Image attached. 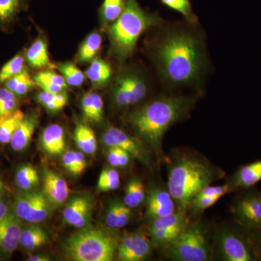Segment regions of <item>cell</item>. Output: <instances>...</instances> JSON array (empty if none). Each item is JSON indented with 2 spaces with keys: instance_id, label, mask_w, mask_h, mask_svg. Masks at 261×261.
<instances>
[{
  "instance_id": "cell-1",
  "label": "cell",
  "mask_w": 261,
  "mask_h": 261,
  "mask_svg": "<svg viewBox=\"0 0 261 261\" xmlns=\"http://www.w3.org/2000/svg\"><path fill=\"white\" fill-rule=\"evenodd\" d=\"M151 43L150 56L161 83L175 89L198 85L207 71V53L197 24H163Z\"/></svg>"
},
{
  "instance_id": "cell-43",
  "label": "cell",
  "mask_w": 261,
  "mask_h": 261,
  "mask_svg": "<svg viewBox=\"0 0 261 261\" xmlns=\"http://www.w3.org/2000/svg\"><path fill=\"white\" fill-rule=\"evenodd\" d=\"M130 219V208L124 204L120 202L119 210H118V222L117 228H123L129 222Z\"/></svg>"
},
{
  "instance_id": "cell-29",
  "label": "cell",
  "mask_w": 261,
  "mask_h": 261,
  "mask_svg": "<svg viewBox=\"0 0 261 261\" xmlns=\"http://www.w3.org/2000/svg\"><path fill=\"white\" fill-rule=\"evenodd\" d=\"M6 88L15 95H24L35 85V82L25 70L10 78L5 82Z\"/></svg>"
},
{
  "instance_id": "cell-12",
  "label": "cell",
  "mask_w": 261,
  "mask_h": 261,
  "mask_svg": "<svg viewBox=\"0 0 261 261\" xmlns=\"http://www.w3.org/2000/svg\"><path fill=\"white\" fill-rule=\"evenodd\" d=\"M152 244L142 233H127L118 243L117 257L121 261L144 260L152 253Z\"/></svg>"
},
{
  "instance_id": "cell-21",
  "label": "cell",
  "mask_w": 261,
  "mask_h": 261,
  "mask_svg": "<svg viewBox=\"0 0 261 261\" xmlns=\"http://www.w3.org/2000/svg\"><path fill=\"white\" fill-rule=\"evenodd\" d=\"M47 242V233L40 226L34 225L22 228L19 245L25 250H36L45 245Z\"/></svg>"
},
{
  "instance_id": "cell-25",
  "label": "cell",
  "mask_w": 261,
  "mask_h": 261,
  "mask_svg": "<svg viewBox=\"0 0 261 261\" xmlns=\"http://www.w3.org/2000/svg\"><path fill=\"white\" fill-rule=\"evenodd\" d=\"M25 115L20 110L0 117V143H10L15 130Z\"/></svg>"
},
{
  "instance_id": "cell-46",
  "label": "cell",
  "mask_w": 261,
  "mask_h": 261,
  "mask_svg": "<svg viewBox=\"0 0 261 261\" xmlns=\"http://www.w3.org/2000/svg\"><path fill=\"white\" fill-rule=\"evenodd\" d=\"M121 185V179L110 180V181L102 182V183H97V187L100 191L108 192L116 190Z\"/></svg>"
},
{
  "instance_id": "cell-32",
  "label": "cell",
  "mask_w": 261,
  "mask_h": 261,
  "mask_svg": "<svg viewBox=\"0 0 261 261\" xmlns=\"http://www.w3.org/2000/svg\"><path fill=\"white\" fill-rule=\"evenodd\" d=\"M37 100L48 111L56 112L61 111L66 106L68 97L63 92L56 94L42 91L37 94Z\"/></svg>"
},
{
  "instance_id": "cell-14",
  "label": "cell",
  "mask_w": 261,
  "mask_h": 261,
  "mask_svg": "<svg viewBox=\"0 0 261 261\" xmlns=\"http://www.w3.org/2000/svg\"><path fill=\"white\" fill-rule=\"evenodd\" d=\"M92 207V200L87 196L73 197L63 211V219L74 227H85L90 219Z\"/></svg>"
},
{
  "instance_id": "cell-28",
  "label": "cell",
  "mask_w": 261,
  "mask_h": 261,
  "mask_svg": "<svg viewBox=\"0 0 261 261\" xmlns=\"http://www.w3.org/2000/svg\"><path fill=\"white\" fill-rule=\"evenodd\" d=\"M17 186L24 191H29L39 185V176L37 169L31 165L21 166L15 174Z\"/></svg>"
},
{
  "instance_id": "cell-9",
  "label": "cell",
  "mask_w": 261,
  "mask_h": 261,
  "mask_svg": "<svg viewBox=\"0 0 261 261\" xmlns=\"http://www.w3.org/2000/svg\"><path fill=\"white\" fill-rule=\"evenodd\" d=\"M188 225L185 213L178 211L168 216L151 219L148 231L154 245L166 249Z\"/></svg>"
},
{
  "instance_id": "cell-30",
  "label": "cell",
  "mask_w": 261,
  "mask_h": 261,
  "mask_svg": "<svg viewBox=\"0 0 261 261\" xmlns=\"http://www.w3.org/2000/svg\"><path fill=\"white\" fill-rule=\"evenodd\" d=\"M126 0H104L100 8L99 15L102 23H113L119 18L124 10Z\"/></svg>"
},
{
  "instance_id": "cell-38",
  "label": "cell",
  "mask_w": 261,
  "mask_h": 261,
  "mask_svg": "<svg viewBox=\"0 0 261 261\" xmlns=\"http://www.w3.org/2000/svg\"><path fill=\"white\" fill-rule=\"evenodd\" d=\"M103 108L104 104L100 95L95 92H91L90 111L87 118L92 122H100L103 118Z\"/></svg>"
},
{
  "instance_id": "cell-40",
  "label": "cell",
  "mask_w": 261,
  "mask_h": 261,
  "mask_svg": "<svg viewBox=\"0 0 261 261\" xmlns=\"http://www.w3.org/2000/svg\"><path fill=\"white\" fill-rule=\"evenodd\" d=\"M232 191V188L228 183L224 185H219V186L208 185V186H206L202 189L195 197H216L217 196V197H221Z\"/></svg>"
},
{
  "instance_id": "cell-6",
  "label": "cell",
  "mask_w": 261,
  "mask_h": 261,
  "mask_svg": "<svg viewBox=\"0 0 261 261\" xmlns=\"http://www.w3.org/2000/svg\"><path fill=\"white\" fill-rule=\"evenodd\" d=\"M168 257L176 261L211 260V250L205 228L200 223L188 224L179 237L166 249Z\"/></svg>"
},
{
  "instance_id": "cell-20",
  "label": "cell",
  "mask_w": 261,
  "mask_h": 261,
  "mask_svg": "<svg viewBox=\"0 0 261 261\" xmlns=\"http://www.w3.org/2000/svg\"><path fill=\"white\" fill-rule=\"evenodd\" d=\"M25 58L31 66L34 68H51L54 65L49 61L47 43L42 38H38L29 47Z\"/></svg>"
},
{
  "instance_id": "cell-3",
  "label": "cell",
  "mask_w": 261,
  "mask_h": 261,
  "mask_svg": "<svg viewBox=\"0 0 261 261\" xmlns=\"http://www.w3.org/2000/svg\"><path fill=\"white\" fill-rule=\"evenodd\" d=\"M221 176V171L203 158L179 154L168 168V190L179 211L185 213L197 194Z\"/></svg>"
},
{
  "instance_id": "cell-48",
  "label": "cell",
  "mask_w": 261,
  "mask_h": 261,
  "mask_svg": "<svg viewBox=\"0 0 261 261\" xmlns=\"http://www.w3.org/2000/svg\"><path fill=\"white\" fill-rule=\"evenodd\" d=\"M75 160H76L77 171L78 175L83 172L86 168V161L84 154L81 152H75Z\"/></svg>"
},
{
  "instance_id": "cell-34",
  "label": "cell",
  "mask_w": 261,
  "mask_h": 261,
  "mask_svg": "<svg viewBox=\"0 0 261 261\" xmlns=\"http://www.w3.org/2000/svg\"><path fill=\"white\" fill-rule=\"evenodd\" d=\"M161 2L165 6L176 10L183 15L187 23L191 24L198 23V18L192 10L190 0H161Z\"/></svg>"
},
{
  "instance_id": "cell-11",
  "label": "cell",
  "mask_w": 261,
  "mask_h": 261,
  "mask_svg": "<svg viewBox=\"0 0 261 261\" xmlns=\"http://www.w3.org/2000/svg\"><path fill=\"white\" fill-rule=\"evenodd\" d=\"M102 140L107 147L123 149L146 166H149L152 162L149 150L143 143L117 127L109 126L106 128L102 134Z\"/></svg>"
},
{
  "instance_id": "cell-18",
  "label": "cell",
  "mask_w": 261,
  "mask_h": 261,
  "mask_svg": "<svg viewBox=\"0 0 261 261\" xmlns=\"http://www.w3.org/2000/svg\"><path fill=\"white\" fill-rule=\"evenodd\" d=\"M37 125V117L35 115L24 116L10 141L12 148L15 151H22L27 148L30 144Z\"/></svg>"
},
{
  "instance_id": "cell-41",
  "label": "cell",
  "mask_w": 261,
  "mask_h": 261,
  "mask_svg": "<svg viewBox=\"0 0 261 261\" xmlns=\"http://www.w3.org/2000/svg\"><path fill=\"white\" fill-rule=\"evenodd\" d=\"M120 202H113L110 205L109 208L106 214V224L111 228H117V222H118V210H119Z\"/></svg>"
},
{
  "instance_id": "cell-33",
  "label": "cell",
  "mask_w": 261,
  "mask_h": 261,
  "mask_svg": "<svg viewBox=\"0 0 261 261\" xmlns=\"http://www.w3.org/2000/svg\"><path fill=\"white\" fill-rule=\"evenodd\" d=\"M57 68L61 71L65 82L72 87H80L84 82V74L73 63H60L57 65Z\"/></svg>"
},
{
  "instance_id": "cell-36",
  "label": "cell",
  "mask_w": 261,
  "mask_h": 261,
  "mask_svg": "<svg viewBox=\"0 0 261 261\" xmlns=\"http://www.w3.org/2000/svg\"><path fill=\"white\" fill-rule=\"evenodd\" d=\"M34 199V192H25L17 196L15 199V213L19 219L25 221L32 209Z\"/></svg>"
},
{
  "instance_id": "cell-13",
  "label": "cell",
  "mask_w": 261,
  "mask_h": 261,
  "mask_svg": "<svg viewBox=\"0 0 261 261\" xmlns=\"http://www.w3.org/2000/svg\"><path fill=\"white\" fill-rule=\"evenodd\" d=\"M21 224L15 213L8 212L0 219V255L10 256L20 242Z\"/></svg>"
},
{
  "instance_id": "cell-5",
  "label": "cell",
  "mask_w": 261,
  "mask_h": 261,
  "mask_svg": "<svg viewBox=\"0 0 261 261\" xmlns=\"http://www.w3.org/2000/svg\"><path fill=\"white\" fill-rule=\"evenodd\" d=\"M117 247L118 243L112 233L98 227L84 228L63 244L65 255L75 261H111Z\"/></svg>"
},
{
  "instance_id": "cell-45",
  "label": "cell",
  "mask_w": 261,
  "mask_h": 261,
  "mask_svg": "<svg viewBox=\"0 0 261 261\" xmlns=\"http://www.w3.org/2000/svg\"><path fill=\"white\" fill-rule=\"evenodd\" d=\"M120 178L119 173L116 169L113 168H106L103 170L99 175L98 183L110 181V180L117 179Z\"/></svg>"
},
{
  "instance_id": "cell-44",
  "label": "cell",
  "mask_w": 261,
  "mask_h": 261,
  "mask_svg": "<svg viewBox=\"0 0 261 261\" xmlns=\"http://www.w3.org/2000/svg\"><path fill=\"white\" fill-rule=\"evenodd\" d=\"M63 163L64 167L69 172L78 176L77 171L76 160H75V152L74 151H67L63 157Z\"/></svg>"
},
{
  "instance_id": "cell-15",
  "label": "cell",
  "mask_w": 261,
  "mask_h": 261,
  "mask_svg": "<svg viewBox=\"0 0 261 261\" xmlns=\"http://www.w3.org/2000/svg\"><path fill=\"white\" fill-rule=\"evenodd\" d=\"M176 205L168 190L154 189L148 199L147 216L151 219L168 216L176 212Z\"/></svg>"
},
{
  "instance_id": "cell-50",
  "label": "cell",
  "mask_w": 261,
  "mask_h": 261,
  "mask_svg": "<svg viewBox=\"0 0 261 261\" xmlns=\"http://www.w3.org/2000/svg\"><path fill=\"white\" fill-rule=\"evenodd\" d=\"M250 231H251L252 238H253L254 242L256 245L259 253L261 255V229L250 230Z\"/></svg>"
},
{
  "instance_id": "cell-24",
  "label": "cell",
  "mask_w": 261,
  "mask_h": 261,
  "mask_svg": "<svg viewBox=\"0 0 261 261\" xmlns=\"http://www.w3.org/2000/svg\"><path fill=\"white\" fill-rule=\"evenodd\" d=\"M74 139L79 148L86 154H93L97 149V139L94 130L83 123L75 128Z\"/></svg>"
},
{
  "instance_id": "cell-26",
  "label": "cell",
  "mask_w": 261,
  "mask_h": 261,
  "mask_svg": "<svg viewBox=\"0 0 261 261\" xmlns=\"http://www.w3.org/2000/svg\"><path fill=\"white\" fill-rule=\"evenodd\" d=\"M44 194L34 192V199L30 214L25 221L32 224H38L47 219L50 212V205Z\"/></svg>"
},
{
  "instance_id": "cell-47",
  "label": "cell",
  "mask_w": 261,
  "mask_h": 261,
  "mask_svg": "<svg viewBox=\"0 0 261 261\" xmlns=\"http://www.w3.org/2000/svg\"><path fill=\"white\" fill-rule=\"evenodd\" d=\"M108 161L113 167H119V148L114 147H109Z\"/></svg>"
},
{
  "instance_id": "cell-17",
  "label": "cell",
  "mask_w": 261,
  "mask_h": 261,
  "mask_svg": "<svg viewBox=\"0 0 261 261\" xmlns=\"http://www.w3.org/2000/svg\"><path fill=\"white\" fill-rule=\"evenodd\" d=\"M260 181L261 160L239 168L228 184L233 191L238 189L250 188Z\"/></svg>"
},
{
  "instance_id": "cell-51",
  "label": "cell",
  "mask_w": 261,
  "mask_h": 261,
  "mask_svg": "<svg viewBox=\"0 0 261 261\" xmlns=\"http://www.w3.org/2000/svg\"><path fill=\"white\" fill-rule=\"evenodd\" d=\"M8 212L9 211H8V205L5 203V201L0 197V219L5 217Z\"/></svg>"
},
{
  "instance_id": "cell-8",
  "label": "cell",
  "mask_w": 261,
  "mask_h": 261,
  "mask_svg": "<svg viewBox=\"0 0 261 261\" xmlns=\"http://www.w3.org/2000/svg\"><path fill=\"white\" fill-rule=\"evenodd\" d=\"M148 91L149 82L145 73L137 68H126L114 81L112 99L116 107L128 108L142 102Z\"/></svg>"
},
{
  "instance_id": "cell-23",
  "label": "cell",
  "mask_w": 261,
  "mask_h": 261,
  "mask_svg": "<svg viewBox=\"0 0 261 261\" xmlns=\"http://www.w3.org/2000/svg\"><path fill=\"white\" fill-rule=\"evenodd\" d=\"M87 75L94 85L103 87L112 77V69L107 62L100 58H95L91 63L87 70Z\"/></svg>"
},
{
  "instance_id": "cell-4",
  "label": "cell",
  "mask_w": 261,
  "mask_h": 261,
  "mask_svg": "<svg viewBox=\"0 0 261 261\" xmlns=\"http://www.w3.org/2000/svg\"><path fill=\"white\" fill-rule=\"evenodd\" d=\"M163 22L159 15L144 10L137 0H126L123 13L108 28L113 56L119 62L126 61L133 55L141 36Z\"/></svg>"
},
{
  "instance_id": "cell-42",
  "label": "cell",
  "mask_w": 261,
  "mask_h": 261,
  "mask_svg": "<svg viewBox=\"0 0 261 261\" xmlns=\"http://www.w3.org/2000/svg\"><path fill=\"white\" fill-rule=\"evenodd\" d=\"M128 185L132 188L134 195L140 205L145 200V187L143 184L138 178H133L128 182Z\"/></svg>"
},
{
  "instance_id": "cell-49",
  "label": "cell",
  "mask_w": 261,
  "mask_h": 261,
  "mask_svg": "<svg viewBox=\"0 0 261 261\" xmlns=\"http://www.w3.org/2000/svg\"><path fill=\"white\" fill-rule=\"evenodd\" d=\"M130 157L132 155L128 152L119 148V167H125L128 166Z\"/></svg>"
},
{
  "instance_id": "cell-10",
  "label": "cell",
  "mask_w": 261,
  "mask_h": 261,
  "mask_svg": "<svg viewBox=\"0 0 261 261\" xmlns=\"http://www.w3.org/2000/svg\"><path fill=\"white\" fill-rule=\"evenodd\" d=\"M233 217L240 226L249 230L261 229V192L243 194L232 206Z\"/></svg>"
},
{
  "instance_id": "cell-35",
  "label": "cell",
  "mask_w": 261,
  "mask_h": 261,
  "mask_svg": "<svg viewBox=\"0 0 261 261\" xmlns=\"http://www.w3.org/2000/svg\"><path fill=\"white\" fill-rule=\"evenodd\" d=\"M24 58L18 55L8 61L0 70V83L6 82L23 70Z\"/></svg>"
},
{
  "instance_id": "cell-53",
  "label": "cell",
  "mask_w": 261,
  "mask_h": 261,
  "mask_svg": "<svg viewBox=\"0 0 261 261\" xmlns=\"http://www.w3.org/2000/svg\"><path fill=\"white\" fill-rule=\"evenodd\" d=\"M3 182H2L1 179H0V192H2V190H3Z\"/></svg>"
},
{
  "instance_id": "cell-37",
  "label": "cell",
  "mask_w": 261,
  "mask_h": 261,
  "mask_svg": "<svg viewBox=\"0 0 261 261\" xmlns=\"http://www.w3.org/2000/svg\"><path fill=\"white\" fill-rule=\"evenodd\" d=\"M17 106L16 95L7 88L0 89V117L13 112Z\"/></svg>"
},
{
  "instance_id": "cell-16",
  "label": "cell",
  "mask_w": 261,
  "mask_h": 261,
  "mask_svg": "<svg viewBox=\"0 0 261 261\" xmlns=\"http://www.w3.org/2000/svg\"><path fill=\"white\" fill-rule=\"evenodd\" d=\"M44 195L50 202L61 205L68 199L69 187L64 178L51 171H44L43 176Z\"/></svg>"
},
{
  "instance_id": "cell-19",
  "label": "cell",
  "mask_w": 261,
  "mask_h": 261,
  "mask_svg": "<svg viewBox=\"0 0 261 261\" xmlns=\"http://www.w3.org/2000/svg\"><path fill=\"white\" fill-rule=\"evenodd\" d=\"M41 142L44 150L51 155L63 153L65 147V133L61 125L51 124L43 130Z\"/></svg>"
},
{
  "instance_id": "cell-31",
  "label": "cell",
  "mask_w": 261,
  "mask_h": 261,
  "mask_svg": "<svg viewBox=\"0 0 261 261\" xmlns=\"http://www.w3.org/2000/svg\"><path fill=\"white\" fill-rule=\"evenodd\" d=\"M29 0H0V23H8L25 9Z\"/></svg>"
},
{
  "instance_id": "cell-22",
  "label": "cell",
  "mask_w": 261,
  "mask_h": 261,
  "mask_svg": "<svg viewBox=\"0 0 261 261\" xmlns=\"http://www.w3.org/2000/svg\"><path fill=\"white\" fill-rule=\"evenodd\" d=\"M35 84L43 91L51 93H61L67 87L66 82L63 75L50 70L39 72L34 77Z\"/></svg>"
},
{
  "instance_id": "cell-7",
  "label": "cell",
  "mask_w": 261,
  "mask_h": 261,
  "mask_svg": "<svg viewBox=\"0 0 261 261\" xmlns=\"http://www.w3.org/2000/svg\"><path fill=\"white\" fill-rule=\"evenodd\" d=\"M220 256L226 261H255L261 255L254 242L251 231L240 228H224L217 238Z\"/></svg>"
},
{
  "instance_id": "cell-2",
  "label": "cell",
  "mask_w": 261,
  "mask_h": 261,
  "mask_svg": "<svg viewBox=\"0 0 261 261\" xmlns=\"http://www.w3.org/2000/svg\"><path fill=\"white\" fill-rule=\"evenodd\" d=\"M195 104L191 96L156 98L130 113L127 121L159 157H164L163 137L170 127L186 118Z\"/></svg>"
},
{
  "instance_id": "cell-39",
  "label": "cell",
  "mask_w": 261,
  "mask_h": 261,
  "mask_svg": "<svg viewBox=\"0 0 261 261\" xmlns=\"http://www.w3.org/2000/svg\"><path fill=\"white\" fill-rule=\"evenodd\" d=\"M220 198L221 197H217V196L216 197H195L190 202L189 209H191L195 213L202 212L214 205Z\"/></svg>"
},
{
  "instance_id": "cell-27",
  "label": "cell",
  "mask_w": 261,
  "mask_h": 261,
  "mask_svg": "<svg viewBox=\"0 0 261 261\" xmlns=\"http://www.w3.org/2000/svg\"><path fill=\"white\" fill-rule=\"evenodd\" d=\"M102 43V36L97 32L92 33L87 36L79 51V62L87 63L93 60L97 51L100 49Z\"/></svg>"
},
{
  "instance_id": "cell-52",
  "label": "cell",
  "mask_w": 261,
  "mask_h": 261,
  "mask_svg": "<svg viewBox=\"0 0 261 261\" xmlns=\"http://www.w3.org/2000/svg\"><path fill=\"white\" fill-rule=\"evenodd\" d=\"M28 261H49L50 260L49 257L45 256V255H32V256L29 257L27 258Z\"/></svg>"
}]
</instances>
